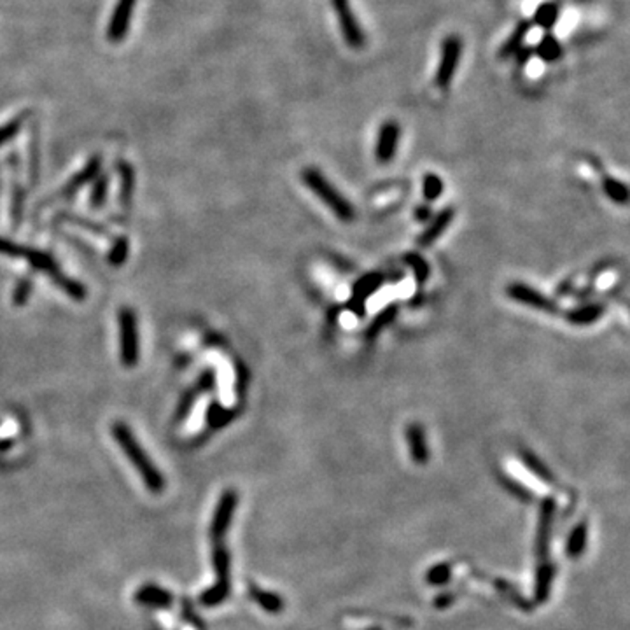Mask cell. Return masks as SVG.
Returning <instances> with one entry per match:
<instances>
[{"instance_id":"1","label":"cell","mask_w":630,"mask_h":630,"mask_svg":"<svg viewBox=\"0 0 630 630\" xmlns=\"http://www.w3.org/2000/svg\"><path fill=\"white\" fill-rule=\"evenodd\" d=\"M0 254L11 258H21L26 260L32 265L34 270L37 272H44L46 275L51 278L53 282L65 293L67 296H71L76 301H84L86 300V288H84L81 282H77L76 278L65 275L60 268H58V263L49 256L44 250L32 249V247H25L21 243H16L13 240H7V238H0Z\"/></svg>"},{"instance_id":"2","label":"cell","mask_w":630,"mask_h":630,"mask_svg":"<svg viewBox=\"0 0 630 630\" xmlns=\"http://www.w3.org/2000/svg\"><path fill=\"white\" fill-rule=\"evenodd\" d=\"M111 432L114 436L116 443L121 447L123 454L130 459V462L133 464V467L137 469V473L141 474L142 482L148 487L149 492L153 494H161L165 489V478L161 474V471L158 469L156 464L151 461V457L146 454V450L142 448L141 443L135 438L133 431H131L128 424L114 422L111 426Z\"/></svg>"},{"instance_id":"3","label":"cell","mask_w":630,"mask_h":630,"mask_svg":"<svg viewBox=\"0 0 630 630\" xmlns=\"http://www.w3.org/2000/svg\"><path fill=\"white\" fill-rule=\"evenodd\" d=\"M303 183L307 184V188H310L312 191L322 200L327 207L333 210L335 215H338L340 219L343 221H350L354 218V207L347 202L345 198L342 196V193L336 191V189L331 186L330 181L315 168H305L303 173Z\"/></svg>"},{"instance_id":"4","label":"cell","mask_w":630,"mask_h":630,"mask_svg":"<svg viewBox=\"0 0 630 630\" xmlns=\"http://www.w3.org/2000/svg\"><path fill=\"white\" fill-rule=\"evenodd\" d=\"M119 322V357L125 368H135L138 362V333L137 317L130 307H121L118 314Z\"/></svg>"},{"instance_id":"5","label":"cell","mask_w":630,"mask_h":630,"mask_svg":"<svg viewBox=\"0 0 630 630\" xmlns=\"http://www.w3.org/2000/svg\"><path fill=\"white\" fill-rule=\"evenodd\" d=\"M462 55V41L461 37L452 34L443 39L442 44V56H440L438 71H436L435 83L436 86L447 90L450 86L452 79H454L455 72H457L459 61H461Z\"/></svg>"},{"instance_id":"6","label":"cell","mask_w":630,"mask_h":630,"mask_svg":"<svg viewBox=\"0 0 630 630\" xmlns=\"http://www.w3.org/2000/svg\"><path fill=\"white\" fill-rule=\"evenodd\" d=\"M238 504V494L235 489H226L219 497L218 506L214 509V517H212L210 529H208V534L214 544L224 543L228 534V529H230L231 522H233L235 509Z\"/></svg>"},{"instance_id":"7","label":"cell","mask_w":630,"mask_h":630,"mask_svg":"<svg viewBox=\"0 0 630 630\" xmlns=\"http://www.w3.org/2000/svg\"><path fill=\"white\" fill-rule=\"evenodd\" d=\"M336 18H338L340 30L345 39V44L350 49H361L365 46V34L359 26L357 18H355L350 0H331Z\"/></svg>"},{"instance_id":"8","label":"cell","mask_w":630,"mask_h":630,"mask_svg":"<svg viewBox=\"0 0 630 630\" xmlns=\"http://www.w3.org/2000/svg\"><path fill=\"white\" fill-rule=\"evenodd\" d=\"M135 4H137V0H118V4H116L109 25H107V39L112 44H118L128 36Z\"/></svg>"},{"instance_id":"9","label":"cell","mask_w":630,"mask_h":630,"mask_svg":"<svg viewBox=\"0 0 630 630\" xmlns=\"http://www.w3.org/2000/svg\"><path fill=\"white\" fill-rule=\"evenodd\" d=\"M554 517H555V501L552 499V497H547V499H543V502H541L538 536H536V555H538L541 562H543V560H548Z\"/></svg>"},{"instance_id":"10","label":"cell","mask_w":630,"mask_h":630,"mask_svg":"<svg viewBox=\"0 0 630 630\" xmlns=\"http://www.w3.org/2000/svg\"><path fill=\"white\" fill-rule=\"evenodd\" d=\"M401 128L396 121H385L378 131L377 148H375V156L380 163H389L396 156L397 146H400Z\"/></svg>"},{"instance_id":"11","label":"cell","mask_w":630,"mask_h":630,"mask_svg":"<svg viewBox=\"0 0 630 630\" xmlns=\"http://www.w3.org/2000/svg\"><path fill=\"white\" fill-rule=\"evenodd\" d=\"M135 602L142 606H149V608H158V609H168L173 606V594L165 590L163 586L154 585V583H146L141 589L135 592Z\"/></svg>"},{"instance_id":"12","label":"cell","mask_w":630,"mask_h":630,"mask_svg":"<svg viewBox=\"0 0 630 630\" xmlns=\"http://www.w3.org/2000/svg\"><path fill=\"white\" fill-rule=\"evenodd\" d=\"M100 165H102V158H100V156H93L91 160L88 161V163L84 165V167L81 168L79 172H77L76 176L72 177V179L68 181V183L65 184L63 188H61L60 191H58L51 200H55V198H68V196L74 195L76 191H79V189L83 188L84 184L90 183L91 179H95V177L98 176Z\"/></svg>"},{"instance_id":"13","label":"cell","mask_w":630,"mask_h":630,"mask_svg":"<svg viewBox=\"0 0 630 630\" xmlns=\"http://www.w3.org/2000/svg\"><path fill=\"white\" fill-rule=\"evenodd\" d=\"M508 296L512 300L520 301V303L529 305L532 308H538V310H544V312H555V303L548 298H544L541 293L536 291V289L529 288V285L524 284H513L508 288Z\"/></svg>"},{"instance_id":"14","label":"cell","mask_w":630,"mask_h":630,"mask_svg":"<svg viewBox=\"0 0 630 630\" xmlns=\"http://www.w3.org/2000/svg\"><path fill=\"white\" fill-rule=\"evenodd\" d=\"M249 597L256 602L263 611L270 614H278L284 611V599L275 592H268L258 586L256 583H249Z\"/></svg>"},{"instance_id":"15","label":"cell","mask_w":630,"mask_h":630,"mask_svg":"<svg viewBox=\"0 0 630 630\" xmlns=\"http://www.w3.org/2000/svg\"><path fill=\"white\" fill-rule=\"evenodd\" d=\"M554 578H555V567L552 566L548 560H543V562L538 566V571H536L534 597L538 604H543V602H547L548 597H550Z\"/></svg>"},{"instance_id":"16","label":"cell","mask_w":630,"mask_h":630,"mask_svg":"<svg viewBox=\"0 0 630 630\" xmlns=\"http://www.w3.org/2000/svg\"><path fill=\"white\" fill-rule=\"evenodd\" d=\"M407 440L413 461L417 464H426L429 461V448L426 442V435H424V429L417 426V424H412V426L407 429Z\"/></svg>"},{"instance_id":"17","label":"cell","mask_w":630,"mask_h":630,"mask_svg":"<svg viewBox=\"0 0 630 630\" xmlns=\"http://www.w3.org/2000/svg\"><path fill=\"white\" fill-rule=\"evenodd\" d=\"M531 26H532L531 21H525V19H524V21H520L519 25L515 26V30H513V32H512V36L506 39L504 44H502V48H501V51H499V56L501 58H513V56H515L517 53H519L520 49L524 48L525 37H527L529 32H531Z\"/></svg>"},{"instance_id":"18","label":"cell","mask_w":630,"mask_h":630,"mask_svg":"<svg viewBox=\"0 0 630 630\" xmlns=\"http://www.w3.org/2000/svg\"><path fill=\"white\" fill-rule=\"evenodd\" d=\"M586 539H589V524H586L585 520H581L579 524L574 525L569 538H567V544H566L567 557H569V559H578V557L585 554Z\"/></svg>"},{"instance_id":"19","label":"cell","mask_w":630,"mask_h":630,"mask_svg":"<svg viewBox=\"0 0 630 630\" xmlns=\"http://www.w3.org/2000/svg\"><path fill=\"white\" fill-rule=\"evenodd\" d=\"M231 592V581H223V579H218L212 586H208L207 590H203L200 594V604L205 606V608H215V606L223 604L228 597H230Z\"/></svg>"},{"instance_id":"20","label":"cell","mask_w":630,"mask_h":630,"mask_svg":"<svg viewBox=\"0 0 630 630\" xmlns=\"http://www.w3.org/2000/svg\"><path fill=\"white\" fill-rule=\"evenodd\" d=\"M452 218H454V208H445V210L440 212V214L435 218V221H432L431 226H429L427 230L422 233V237L419 238V245H422V247L431 245V243L435 242L436 238H438L440 235L447 230L448 224H450V221H452Z\"/></svg>"},{"instance_id":"21","label":"cell","mask_w":630,"mask_h":630,"mask_svg":"<svg viewBox=\"0 0 630 630\" xmlns=\"http://www.w3.org/2000/svg\"><path fill=\"white\" fill-rule=\"evenodd\" d=\"M532 51L536 53V56H539L541 60L547 61V63H554L562 56V44L559 42V39L552 34H547L539 41V44L536 48H532Z\"/></svg>"},{"instance_id":"22","label":"cell","mask_w":630,"mask_h":630,"mask_svg":"<svg viewBox=\"0 0 630 630\" xmlns=\"http://www.w3.org/2000/svg\"><path fill=\"white\" fill-rule=\"evenodd\" d=\"M212 564H214V571L215 574H218V579L230 581L231 555L224 543L214 544V550H212Z\"/></svg>"},{"instance_id":"23","label":"cell","mask_w":630,"mask_h":630,"mask_svg":"<svg viewBox=\"0 0 630 630\" xmlns=\"http://www.w3.org/2000/svg\"><path fill=\"white\" fill-rule=\"evenodd\" d=\"M559 6L555 2H544L536 9L532 23L541 26V29L550 30L557 23V19H559Z\"/></svg>"},{"instance_id":"24","label":"cell","mask_w":630,"mask_h":630,"mask_svg":"<svg viewBox=\"0 0 630 630\" xmlns=\"http://www.w3.org/2000/svg\"><path fill=\"white\" fill-rule=\"evenodd\" d=\"M119 177H121V203L123 207H128L131 200V193H133V168L128 161H119L118 163Z\"/></svg>"},{"instance_id":"25","label":"cell","mask_w":630,"mask_h":630,"mask_svg":"<svg viewBox=\"0 0 630 630\" xmlns=\"http://www.w3.org/2000/svg\"><path fill=\"white\" fill-rule=\"evenodd\" d=\"M450 579H452V567L448 562L436 564V566L429 567L426 574V581L432 586H445Z\"/></svg>"},{"instance_id":"26","label":"cell","mask_w":630,"mask_h":630,"mask_svg":"<svg viewBox=\"0 0 630 630\" xmlns=\"http://www.w3.org/2000/svg\"><path fill=\"white\" fill-rule=\"evenodd\" d=\"M23 119H25V114L18 116V118L11 119V121L4 123V125L0 126V148H2L4 144H7L13 137H16L23 126Z\"/></svg>"},{"instance_id":"27","label":"cell","mask_w":630,"mask_h":630,"mask_svg":"<svg viewBox=\"0 0 630 630\" xmlns=\"http://www.w3.org/2000/svg\"><path fill=\"white\" fill-rule=\"evenodd\" d=\"M524 462H525V466H527L529 469H531L532 473L536 474V477L541 478V480H544L547 483H554L555 482L554 480V474H552L550 471H548V467H544L543 462H541L539 459H536L534 455L524 454Z\"/></svg>"},{"instance_id":"28","label":"cell","mask_w":630,"mask_h":630,"mask_svg":"<svg viewBox=\"0 0 630 630\" xmlns=\"http://www.w3.org/2000/svg\"><path fill=\"white\" fill-rule=\"evenodd\" d=\"M442 191H443L442 179H440L438 176H435V173H429V176H426V179H424V196L432 202V200H436L440 195H442Z\"/></svg>"},{"instance_id":"29","label":"cell","mask_w":630,"mask_h":630,"mask_svg":"<svg viewBox=\"0 0 630 630\" xmlns=\"http://www.w3.org/2000/svg\"><path fill=\"white\" fill-rule=\"evenodd\" d=\"M601 314H602V307L592 305V307H583L581 310L571 314V320H574V322L578 324H586V322H592V320L597 319Z\"/></svg>"},{"instance_id":"30","label":"cell","mask_w":630,"mask_h":630,"mask_svg":"<svg viewBox=\"0 0 630 630\" xmlns=\"http://www.w3.org/2000/svg\"><path fill=\"white\" fill-rule=\"evenodd\" d=\"M106 195H107V177L96 176V183L91 189V205L93 207H102V203L106 202Z\"/></svg>"},{"instance_id":"31","label":"cell","mask_w":630,"mask_h":630,"mask_svg":"<svg viewBox=\"0 0 630 630\" xmlns=\"http://www.w3.org/2000/svg\"><path fill=\"white\" fill-rule=\"evenodd\" d=\"M604 188H606V193L609 195V198L614 200V202H620V203L627 202V188H625V186L621 183H618V181H613V179H606Z\"/></svg>"},{"instance_id":"32","label":"cell","mask_w":630,"mask_h":630,"mask_svg":"<svg viewBox=\"0 0 630 630\" xmlns=\"http://www.w3.org/2000/svg\"><path fill=\"white\" fill-rule=\"evenodd\" d=\"M30 291H32V280H30V278H21V280L16 284V288H14L13 303L16 305L26 303V300L30 298Z\"/></svg>"},{"instance_id":"33","label":"cell","mask_w":630,"mask_h":630,"mask_svg":"<svg viewBox=\"0 0 630 630\" xmlns=\"http://www.w3.org/2000/svg\"><path fill=\"white\" fill-rule=\"evenodd\" d=\"M126 256H128V240L121 237L118 242H116L114 249H112V253L109 256V261L112 263V265L118 266L126 260Z\"/></svg>"},{"instance_id":"34","label":"cell","mask_w":630,"mask_h":630,"mask_svg":"<svg viewBox=\"0 0 630 630\" xmlns=\"http://www.w3.org/2000/svg\"><path fill=\"white\" fill-rule=\"evenodd\" d=\"M183 614L186 616V620H188L189 624L193 625V627H196V630H205L203 624H202V620H200V618H198V614H196L195 611H193V608H191V604H189L188 599H184V609H183Z\"/></svg>"},{"instance_id":"35","label":"cell","mask_w":630,"mask_h":630,"mask_svg":"<svg viewBox=\"0 0 630 630\" xmlns=\"http://www.w3.org/2000/svg\"><path fill=\"white\" fill-rule=\"evenodd\" d=\"M454 601H455V595L452 592H445V594H440L438 597L435 599V602H432V604H435L438 609H445V608H448V606L454 604Z\"/></svg>"},{"instance_id":"36","label":"cell","mask_w":630,"mask_h":630,"mask_svg":"<svg viewBox=\"0 0 630 630\" xmlns=\"http://www.w3.org/2000/svg\"><path fill=\"white\" fill-rule=\"evenodd\" d=\"M532 53H534V51H532V48H525V46H524V48H522L520 51L515 55L517 56V65H520V67H522V65L527 63L529 58L532 56Z\"/></svg>"},{"instance_id":"37","label":"cell","mask_w":630,"mask_h":630,"mask_svg":"<svg viewBox=\"0 0 630 630\" xmlns=\"http://www.w3.org/2000/svg\"><path fill=\"white\" fill-rule=\"evenodd\" d=\"M368 630H380L378 627H373V629H368Z\"/></svg>"}]
</instances>
